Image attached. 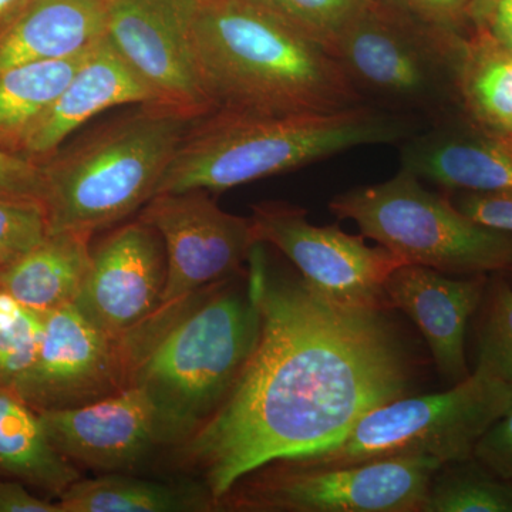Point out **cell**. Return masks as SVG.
Returning <instances> with one entry per match:
<instances>
[{
  "label": "cell",
  "instance_id": "4",
  "mask_svg": "<svg viewBox=\"0 0 512 512\" xmlns=\"http://www.w3.org/2000/svg\"><path fill=\"white\" fill-rule=\"evenodd\" d=\"M416 133V119L372 104L315 114L212 110L188 131L156 195L227 191L352 148L406 141Z\"/></svg>",
  "mask_w": 512,
  "mask_h": 512
},
{
  "label": "cell",
  "instance_id": "13",
  "mask_svg": "<svg viewBox=\"0 0 512 512\" xmlns=\"http://www.w3.org/2000/svg\"><path fill=\"white\" fill-rule=\"evenodd\" d=\"M50 443L76 466L103 473L136 468L180 437L140 387H124L86 406L39 412Z\"/></svg>",
  "mask_w": 512,
  "mask_h": 512
},
{
  "label": "cell",
  "instance_id": "35",
  "mask_svg": "<svg viewBox=\"0 0 512 512\" xmlns=\"http://www.w3.org/2000/svg\"><path fill=\"white\" fill-rule=\"evenodd\" d=\"M485 29L501 45L512 49V0H497L495 2Z\"/></svg>",
  "mask_w": 512,
  "mask_h": 512
},
{
  "label": "cell",
  "instance_id": "34",
  "mask_svg": "<svg viewBox=\"0 0 512 512\" xmlns=\"http://www.w3.org/2000/svg\"><path fill=\"white\" fill-rule=\"evenodd\" d=\"M28 487L13 478H0V512H62L59 503L36 497Z\"/></svg>",
  "mask_w": 512,
  "mask_h": 512
},
{
  "label": "cell",
  "instance_id": "14",
  "mask_svg": "<svg viewBox=\"0 0 512 512\" xmlns=\"http://www.w3.org/2000/svg\"><path fill=\"white\" fill-rule=\"evenodd\" d=\"M126 387L119 340L93 325L74 303L45 313L35 365L13 386L36 412L86 406Z\"/></svg>",
  "mask_w": 512,
  "mask_h": 512
},
{
  "label": "cell",
  "instance_id": "17",
  "mask_svg": "<svg viewBox=\"0 0 512 512\" xmlns=\"http://www.w3.org/2000/svg\"><path fill=\"white\" fill-rule=\"evenodd\" d=\"M143 103H156V100L109 40L100 37L66 89L29 131L19 156L45 163L74 131L97 114Z\"/></svg>",
  "mask_w": 512,
  "mask_h": 512
},
{
  "label": "cell",
  "instance_id": "11",
  "mask_svg": "<svg viewBox=\"0 0 512 512\" xmlns=\"http://www.w3.org/2000/svg\"><path fill=\"white\" fill-rule=\"evenodd\" d=\"M138 218L164 242L167 281L160 306L244 274L259 244L251 218L221 210L205 190L161 192L141 208Z\"/></svg>",
  "mask_w": 512,
  "mask_h": 512
},
{
  "label": "cell",
  "instance_id": "25",
  "mask_svg": "<svg viewBox=\"0 0 512 512\" xmlns=\"http://www.w3.org/2000/svg\"><path fill=\"white\" fill-rule=\"evenodd\" d=\"M423 512H512V481L474 456L444 464L431 478Z\"/></svg>",
  "mask_w": 512,
  "mask_h": 512
},
{
  "label": "cell",
  "instance_id": "15",
  "mask_svg": "<svg viewBox=\"0 0 512 512\" xmlns=\"http://www.w3.org/2000/svg\"><path fill=\"white\" fill-rule=\"evenodd\" d=\"M167 255L160 234L137 218L92 249V262L74 306L119 340L160 306Z\"/></svg>",
  "mask_w": 512,
  "mask_h": 512
},
{
  "label": "cell",
  "instance_id": "36",
  "mask_svg": "<svg viewBox=\"0 0 512 512\" xmlns=\"http://www.w3.org/2000/svg\"><path fill=\"white\" fill-rule=\"evenodd\" d=\"M30 0H0V32L22 12Z\"/></svg>",
  "mask_w": 512,
  "mask_h": 512
},
{
  "label": "cell",
  "instance_id": "21",
  "mask_svg": "<svg viewBox=\"0 0 512 512\" xmlns=\"http://www.w3.org/2000/svg\"><path fill=\"white\" fill-rule=\"evenodd\" d=\"M62 512H211L220 501L200 478L160 481L104 473L74 481L59 497Z\"/></svg>",
  "mask_w": 512,
  "mask_h": 512
},
{
  "label": "cell",
  "instance_id": "8",
  "mask_svg": "<svg viewBox=\"0 0 512 512\" xmlns=\"http://www.w3.org/2000/svg\"><path fill=\"white\" fill-rule=\"evenodd\" d=\"M512 409V390L483 370L443 393L404 396L365 414L348 434L306 456L318 466H346L382 458L426 456L441 464L473 457L495 421Z\"/></svg>",
  "mask_w": 512,
  "mask_h": 512
},
{
  "label": "cell",
  "instance_id": "23",
  "mask_svg": "<svg viewBox=\"0 0 512 512\" xmlns=\"http://www.w3.org/2000/svg\"><path fill=\"white\" fill-rule=\"evenodd\" d=\"M461 113L488 136L512 138V49L485 28L471 29L458 63Z\"/></svg>",
  "mask_w": 512,
  "mask_h": 512
},
{
  "label": "cell",
  "instance_id": "31",
  "mask_svg": "<svg viewBox=\"0 0 512 512\" xmlns=\"http://www.w3.org/2000/svg\"><path fill=\"white\" fill-rule=\"evenodd\" d=\"M457 208L484 227L512 232V191L466 192Z\"/></svg>",
  "mask_w": 512,
  "mask_h": 512
},
{
  "label": "cell",
  "instance_id": "5",
  "mask_svg": "<svg viewBox=\"0 0 512 512\" xmlns=\"http://www.w3.org/2000/svg\"><path fill=\"white\" fill-rule=\"evenodd\" d=\"M202 116L161 103L137 104L42 163L49 234L93 235L143 208Z\"/></svg>",
  "mask_w": 512,
  "mask_h": 512
},
{
  "label": "cell",
  "instance_id": "32",
  "mask_svg": "<svg viewBox=\"0 0 512 512\" xmlns=\"http://www.w3.org/2000/svg\"><path fill=\"white\" fill-rule=\"evenodd\" d=\"M473 456L498 477L512 481V409L485 431Z\"/></svg>",
  "mask_w": 512,
  "mask_h": 512
},
{
  "label": "cell",
  "instance_id": "22",
  "mask_svg": "<svg viewBox=\"0 0 512 512\" xmlns=\"http://www.w3.org/2000/svg\"><path fill=\"white\" fill-rule=\"evenodd\" d=\"M0 477L60 497L80 480L79 468L50 443L39 412L0 386Z\"/></svg>",
  "mask_w": 512,
  "mask_h": 512
},
{
  "label": "cell",
  "instance_id": "38",
  "mask_svg": "<svg viewBox=\"0 0 512 512\" xmlns=\"http://www.w3.org/2000/svg\"><path fill=\"white\" fill-rule=\"evenodd\" d=\"M484 3H487V5H493L495 3V0H483Z\"/></svg>",
  "mask_w": 512,
  "mask_h": 512
},
{
  "label": "cell",
  "instance_id": "26",
  "mask_svg": "<svg viewBox=\"0 0 512 512\" xmlns=\"http://www.w3.org/2000/svg\"><path fill=\"white\" fill-rule=\"evenodd\" d=\"M477 332L476 369L512 390V284L504 274L488 279Z\"/></svg>",
  "mask_w": 512,
  "mask_h": 512
},
{
  "label": "cell",
  "instance_id": "28",
  "mask_svg": "<svg viewBox=\"0 0 512 512\" xmlns=\"http://www.w3.org/2000/svg\"><path fill=\"white\" fill-rule=\"evenodd\" d=\"M286 25L332 49L350 23L355 22L376 0H252Z\"/></svg>",
  "mask_w": 512,
  "mask_h": 512
},
{
  "label": "cell",
  "instance_id": "2",
  "mask_svg": "<svg viewBox=\"0 0 512 512\" xmlns=\"http://www.w3.org/2000/svg\"><path fill=\"white\" fill-rule=\"evenodd\" d=\"M242 275L160 306L119 339L126 387L156 402L181 444L220 409L258 343L261 313Z\"/></svg>",
  "mask_w": 512,
  "mask_h": 512
},
{
  "label": "cell",
  "instance_id": "39",
  "mask_svg": "<svg viewBox=\"0 0 512 512\" xmlns=\"http://www.w3.org/2000/svg\"><path fill=\"white\" fill-rule=\"evenodd\" d=\"M106 2H109V0H106Z\"/></svg>",
  "mask_w": 512,
  "mask_h": 512
},
{
  "label": "cell",
  "instance_id": "24",
  "mask_svg": "<svg viewBox=\"0 0 512 512\" xmlns=\"http://www.w3.org/2000/svg\"><path fill=\"white\" fill-rule=\"evenodd\" d=\"M92 46L73 56L20 64L0 74V148L19 154L29 131L66 89Z\"/></svg>",
  "mask_w": 512,
  "mask_h": 512
},
{
  "label": "cell",
  "instance_id": "18",
  "mask_svg": "<svg viewBox=\"0 0 512 512\" xmlns=\"http://www.w3.org/2000/svg\"><path fill=\"white\" fill-rule=\"evenodd\" d=\"M402 168L420 180L466 192L512 191V148L463 116L404 141Z\"/></svg>",
  "mask_w": 512,
  "mask_h": 512
},
{
  "label": "cell",
  "instance_id": "16",
  "mask_svg": "<svg viewBox=\"0 0 512 512\" xmlns=\"http://www.w3.org/2000/svg\"><path fill=\"white\" fill-rule=\"evenodd\" d=\"M488 279V275L451 278L427 266L404 264L394 269L384 285L390 309L413 320L440 375L453 386L471 375L467 326L484 301Z\"/></svg>",
  "mask_w": 512,
  "mask_h": 512
},
{
  "label": "cell",
  "instance_id": "10",
  "mask_svg": "<svg viewBox=\"0 0 512 512\" xmlns=\"http://www.w3.org/2000/svg\"><path fill=\"white\" fill-rule=\"evenodd\" d=\"M249 218L259 244L284 254L315 291L340 305L392 311L384 285L404 264L386 248L370 247L362 234L338 225L316 227L308 211L288 202L256 204Z\"/></svg>",
  "mask_w": 512,
  "mask_h": 512
},
{
  "label": "cell",
  "instance_id": "12",
  "mask_svg": "<svg viewBox=\"0 0 512 512\" xmlns=\"http://www.w3.org/2000/svg\"><path fill=\"white\" fill-rule=\"evenodd\" d=\"M201 2L109 0L104 32L156 103L197 116L214 110L192 50V26Z\"/></svg>",
  "mask_w": 512,
  "mask_h": 512
},
{
  "label": "cell",
  "instance_id": "3",
  "mask_svg": "<svg viewBox=\"0 0 512 512\" xmlns=\"http://www.w3.org/2000/svg\"><path fill=\"white\" fill-rule=\"evenodd\" d=\"M192 50L214 110L315 114L367 104L328 50L252 0H202Z\"/></svg>",
  "mask_w": 512,
  "mask_h": 512
},
{
  "label": "cell",
  "instance_id": "19",
  "mask_svg": "<svg viewBox=\"0 0 512 512\" xmlns=\"http://www.w3.org/2000/svg\"><path fill=\"white\" fill-rule=\"evenodd\" d=\"M106 0H30L0 32V74L83 52L106 32Z\"/></svg>",
  "mask_w": 512,
  "mask_h": 512
},
{
  "label": "cell",
  "instance_id": "1",
  "mask_svg": "<svg viewBox=\"0 0 512 512\" xmlns=\"http://www.w3.org/2000/svg\"><path fill=\"white\" fill-rule=\"evenodd\" d=\"M247 279L258 343L220 409L175 448L220 504L252 471L342 439L370 410L407 396L414 376L392 311L340 305L301 275L274 271L264 244L249 255Z\"/></svg>",
  "mask_w": 512,
  "mask_h": 512
},
{
  "label": "cell",
  "instance_id": "20",
  "mask_svg": "<svg viewBox=\"0 0 512 512\" xmlns=\"http://www.w3.org/2000/svg\"><path fill=\"white\" fill-rule=\"evenodd\" d=\"M90 239L86 232L47 235L28 254L0 268V289L43 313L74 303L92 262Z\"/></svg>",
  "mask_w": 512,
  "mask_h": 512
},
{
  "label": "cell",
  "instance_id": "29",
  "mask_svg": "<svg viewBox=\"0 0 512 512\" xmlns=\"http://www.w3.org/2000/svg\"><path fill=\"white\" fill-rule=\"evenodd\" d=\"M49 235L40 202L0 197V268L28 254Z\"/></svg>",
  "mask_w": 512,
  "mask_h": 512
},
{
  "label": "cell",
  "instance_id": "30",
  "mask_svg": "<svg viewBox=\"0 0 512 512\" xmlns=\"http://www.w3.org/2000/svg\"><path fill=\"white\" fill-rule=\"evenodd\" d=\"M0 197L43 205L45 174L42 164L0 148Z\"/></svg>",
  "mask_w": 512,
  "mask_h": 512
},
{
  "label": "cell",
  "instance_id": "9",
  "mask_svg": "<svg viewBox=\"0 0 512 512\" xmlns=\"http://www.w3.org/2000/svg\"><path fill=\"white\" fill-rule=\"evenodd\" d=\"M443 466L403 456L318 466L279 460L252 471L221 500L222 511L423 512L431 478Z\"/></svg>",
  "mask_w": 512,
  "mask_h": 512
},
{
  "label": "cell",
  "instance_id": "33",
  "mask_svg": "<svg viewBox=\"0 0 512 512\" xmlns=\"http://www.w3.org/2000/svg\"><path fill=\"white\" fill-rule=\"evenodd\" d=\"M390 2L430 25L454 30V32H467L464 25L470 22L468 12L473 0H390Z\"/></svg>",
  "mask_w": 512,
  "mask_h": 512
},
{
  "label": "cell",
  "instance_id": "27",
  "mask_svg": "<svg viewBox=\"0 0 512 512\" xmlns=\"http://www.w3.org/2000/svg\"><path fill=\"white\" fill-rule=\"evenodd\" d=\"M45 333V313L0 289V386L13 389L35 365Z\"/></svg>",
  "mask_w": 512,
  "mask_h": 512
},
{
  "label": "cell",
  "instance_id": "37",
  "mask_svg": "<svg viewBox=\"0 0 512 512\" xmlns=\"http://www.w3.org/2000/svg\"><path fill=\"white\" fill-rule=\"evenodd\" d=\"M505 276H508V278L512 279V266H511V269H508L507 272H505L504 274Z\"/></svg>",
  "mask_w": 512,
  "mask_h": 512
},
{
  "label": "cell",
  "instance_id": "6",
  "mask_svg": "<svg viewBox=\"0 0 512 512\" xmlns=\"http://www.w3.org/2000/svg\"><path fill=\"white\" fill-rule=\"evenodd\" d=\"M468 32L430 25L376 0L333 43L335 57L369 104L434 124L461 113L458 63Z\"/></svg>",
  "mask_w": 512,
  "mask_h": 512
},
{
  "label": "cell",
  "instance_id": "7",
  "mask_svg": "<svg viewBox=\"0 0 512 512\" xmlns=\"http://www.w3.org/2000/svg\"><path fill=\"white\" fill-rule=\"evenodd\" d=\"M329 210L403 264L458 276L505 274L512 266V232L471 220L404 168L384 183L336 195Z\"/></svg>",
  "mask_w": 512,
  "mask_h": 512
}]
</instances>
